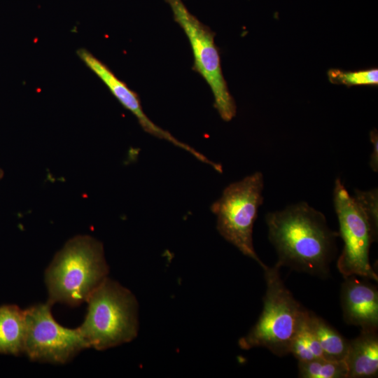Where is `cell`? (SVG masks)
I'll return each instance as SVG.
<instances>
[{
    "mask_svg": "<svg viewBox=\"0 0 378 378\" xmlns=\"http://www.w3.org/2000/svg\"><path fill=\"white\" fill-rule=\"evenodd\" d=\"M266 223L277 267L318 276L328 274L339 234L328 227L321 211L301 202L268 213Z\"/></svg>",
    "mask_w": 378,
    "mask_h": 378,
    "instance_id": "obj_1",
    "label": "cell"
},
{
    "mask_svg": "<svg viewBox=\"0 0 378 378\" xmlns=\"http://www.w3.org/2000/svg\"><path fill=\"white\" fill-rule=\"evenodd\" d=\"M108 273L102 243L90 235L75 236L55 254L46 271L48 302L78 306L88 300Z\"/></svg>",
    "mask_w": 378,
    "mask_h": 378,
    "instance_id": "obj_2",
    "label": "cell"
},
{
    "mask_svg": "<svg viewBox=\"0 0 378 378\" xmlns=\"http://www.w3.org/2000/svg\"><path fill=\"white\" fill-rule=\"evenodd\" d=\"M86 302V316L78 329L89 348L105 350L131 342L137 336V300L118 282L107 277Z\"/></svg>",
    "mask_w": 378,
    "mask_h": 378,
    "instance_id": "obj_3",
    "label": "cell"
},
{
    "mask_svg": "<svg viewBox=\"0 0 378 378\" xmlns=\"http://www.w3.org/2000/svg\"><path fill=\"white\" fill-rule=\"evenodd\" d=\"M280 267H262L266 282L262 311L249 332L239 340L241 349L263 347L278 356L290 354V346L304 316L303 307L285 286Z\"/></svg>",
    "mask_w": 378,
    "mask_h": 378,
    "instance_id": "obj_4",
    "label": "cell"
},
{
    "mask_svg": "<svg viewBox=\"0 0 378 378\" xmlns=\"http://www.w3.org/2000/svg\"><path fill=\"white\" fill-rule=\"evenodd\" d=\"M263 176L256 172L228 185L211 206L216 216V227L220 234L244 255L255 260L262 268L266 265L254 249L253 229L259 207L263 202Z\"/></svg>",
    "mask_w": 378,
    "mask_h": 378,
    "instance_id": "obj_5",
    "label": "cell"
},
{
    "mask_svg": "<svg viewBox=\"0 0 378 378\" xmlns=\"http://www.w3.org/2000/svg\"><path fill=\"white\" fill-rule=\"evenodd\" d=\"M333 203L344 247L337 262L344 278L358 276L377 281L378 276L370 264L369 253L377 234L365 214L340 178L335 182Z\"/></svg>",
    "mask_w": 378,
    "mask_h": 378,
    "instance_id": "obj_6",
    "label": "cell"
},
{
    "mask_svg": "<svg viewBox=\"0 0 378 378\" xmlns=\"http://www.w3.org/2000/svg\"><path fill=\"white\" fill-rule=\"evenodd\" d=\"M169 6L175 22L188 38L194 57L193 69L209 85L214 99V107L224 121H230L237 106L224 78L215 33L202 23L185 6L182 0H164Z\"/></svg>",
    "mask_w": 378,
    "mask_h": 378,
    "instance_id": "obj_7",
    "label": "cell"
},
{
    "mask_svg": "<svg viewBox=\"0 0 378 378\" xmlns=\"http://www.w3.org/2000/svg\"><path fill=\"white\" fill-rule=\"evenodd\" d=\"M51 306L47 302L24 310V353L33 361L64 364L89 346L78 328H64L55 320Z\"/></svg>",
    "mask_w": 378,
    "mask_h": 378,
    "instance_id": "obj_8",
    "label": "cell"
},
{
    "mask_svg": "<svg viewBox=\"0 0 378 378\" xmlns=\"http://www.w3.org/2000/svg\"><path fill=\"white\" fill-rule=\"evenodd\" d=\"M76 53L87 67L106 85L122 106L136 117L140 126L146 132L183 149L200 162L205 164L209 163L210 160L205 155L155 125L144 113L137 93L119 79L104 63L85 48L78 49Z\"/></svg>",
    "mask_w": 378,
    "mask_h": 378,
    "instance_id": "obj_9",
    "label": "cell"
},
{
    "mask_svg": "<svg viewBox=\"0 0 378 378\" xmlns=\"http://www.w3.org/2000/svg\"><path fill=\"white\" fill-rule=\"evenodd\" d=\"M343 318L349 325L361 330L378 328V290L365 280L352 275L344 278L341 288Z\"/></svg>",
    "mask_w": 378,
    "mask_h": 378,
    "instance_id": "obj_10",
    "label": "cell"
},
{
    "mask_svg": "<svg viewBox=\"0 0 378 378\" xmlns=\"http://www.w3.org/2000/svg\"><path fill=\"white\" fill-rule=\"evenodd\" d=\"M345 363L348 378L377 377L378 374L377 330H361L358 336L349 340Z\"/></svg>",
    "mask_w": 378,
    "mask_h": 378,
    "instance_id": "obj_11",
    "label": "cell"
},
{
    "mask_svg": "<svg viewBox=\"0 0 378 378\" xmlns=\"http://www.w3.org/2000/svg\"><path fill=\"white\" fill-rule=\"evenodd\" d=\"M26 335L24 311L13 304L0 307V353H24Z\"/></svg>",
    "mask_w": 378,
    "mask_h": 378,
    "instance_id": "obj_12",
    "label": "cell"
},
{
    "mask_svg": "<svg viewBox=\"0 0 378 378\" xmlns=\"http://www.w3.org/2000/svg\"><path fill=\"white\" fill-rule=\"evenodd\" d=\"M309 321L321 346L323 357L330 360H344L349 340L311 311H309Z\"/></svg>",
    "mask_w": 378,
    "mask_h": 378,
    "instance_id": "obj_13",
    "label": "cell"
},
{
    "mask_svg": "<svg viewBox=\"0 0 378 378\" xmlns=\"http://www.w3.org/2000/svg\"><path fill=\"white\" fill-rule=\"evenodd\" d=\"M309 311L306 310L290 346V354L298 361H309L323 357L321 346L309 323Z\"/></svg>",
    "mask_w": 378,
    "mask_h": 378,
    "instance_id": "obj_14",
    "label": "cell"
},
{
    "mask_svg": "<svg viewBox=\"0 0 378 378\" xmlns=\"http://www.w3.org/2000/svg\"><path fill=\"white\" fill-rule=\"evenodd\" d=\"M298 377L302 378H348L344 360L320 357L309 361H298Z\"/></svg>",
    "mask_w": 378,
    "mask_h": 378,
    "instance_id": "obj_15",
    "label": "cell"
},
{
    "mask_svg": "<svg viewBox=\"0 0 378 378\" xmlns=\"http://www.w3.org/2000/svg\"><path fill=\"white\" fill-rule=\"evenodd\" d=\"M330 82L351 87L353 85H371L378 83V69H369L356 71H346L337 69H330L328 72Z\"/></svg>",
    "mask_w": 378,
    "mask_h": 378,
    "instance_id": "obj_16",
    "label": "cell"
},
{
    "mask_svg": "<svg viewBox=\"0 0 378 378\" xmlns=\"http://www.w3.org/2000/svg\"><path fill=\"white\" fill-rule=\"evenodd\" d=\"M356 202L363 209L368 218L374 231L378 234V190H355L354 196Z\"/></svg>",
    "mask_w": 378,
    "mask_h": 378,
    "instance_id": "obj_17",
    "label": "cell"
},
{
    "mask_svg": "<svg viewBox=\"0 0 378 378\" xmlns=\"http://www.w3.org/2000/svg\"><path fill=\"white\" fill-rule=\"evenodd\" d=\"M370 141L372 144V152L370 158V167L373 172H378V134L376 129L370 133Z\"/></svg>",
    "mask_w": 378,
    "mask_h": 378,
    "instance_id": "obj_18",
    "label": "cell"
},
{
    "mask_svg": "<svg viewBox=\"0 0 378 378\" xmlns=\"http://www.w3.org/2000/svg\"><path fill=\"white\" fill-rule=\"evenodd\" d=\"M4 171L0 168V180L3 178Z\"/></svg>",
    "mask_w": 378,
    "mask_h": 378,
    "instance_id": "obj_19",
    "label": "cell"
}]
</instances>
